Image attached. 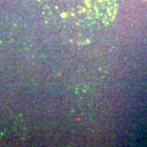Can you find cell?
<instances>
[{"instance_id":"cell-1","label":"cell","mask_w":147,"mask_h":147,"mask_svg":"<svg viewBox=\"0 0 147 147\" xmlns=\"http://www.w3.org/2000/svg\"><path fill=\"white\" fill-rule=\"evenodd\" d=\"M43 11L51 24L63 32L89 36L114 21L117 0H43Z\"/></svg>"}]
</instances>
